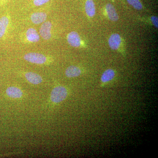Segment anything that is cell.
I'll list each match as a JSON object with an SVG mask.
<instances>
[{"label":"cell","instance_id":"obj_17","mask_svg":"<svg viewBox=\"0 0 158 158\" xmlns=\"http://www.w3.org/2000/svg\"><path fill=\"white\" fill-rule=\"evenodd\" d=\"M151 21L153 26L156 28H158V17L156 16H152L150 18Z\"/></svg>","mask_w":158,"mask_h":158},{"label":"cell","instance_id":"obj_2","mask_svg":"<svg viewBox=\"0 0 158 158\" xmlns=\"http://www.w3.org/2000/svg\"><path fill=\"white\" fill-rule=\"evenodd\" d=\"M24 59L26 61L37 64H42L47 61V58L44 55L39 53L31 52L26 54Z\"/></svg>","mask_w":158,"mask_h":158},{"label":"cell","instance_id":"obj_11","mask_svg":"<svg viewBox=\"0 0 158 158\" xmlns=\"http://www.w3.org/2000/svg\"><path fill=\"white\" fill-rule=\"evenodd\" d=\"M85 9L86 14L89 17H93L96 12L95 4L93 0H87L85 5Z\"/></svg>","mask_w":158,"mask_h":158},{"label":"cell","instance_id":"obj_3","mask_svg":"<svg viewBox=\"0 0 158 158\" xmlns=\"http://www.w3.org/2000/svg\"><path fill=\"white\" fill-rule=\"evenodd\" d=\"M52 24L49 21L45 22L42 24L40 29V34L41 37L45 40L50 39L52 36Z\"/></svg>","mask_w":158,"mask_h":158},{"label":"cell","instance_id":"obj_18","mask_svg":"<svg viewBox=\"0 0 158 158\" xmlns=\"http://www.w3.org/2000/svg\"><path fill=\"white\" fill-rule=\"evenodd\" d=\"M0 1H4V0H0Z\"/></svg>","mask_w":158,"mask_h":158},{"label":"cell","instance_id":"obj_9","mask_svg":"<svg viewBox=\"0 0 158 158\" xmlns=\"http://www.w3.org/2000/svg\"><path fill=\"white\" fill-rule=\"evenodd\" d=\"M82 73L81 69L75 65H71L67 68L65 72V75L69 78L78 77Z\"/></svg>","mask_w":158,"mask_h":158},{"label":"cell","instance_id":"obj_4","mask_svg":"<svg viewBox=\"0 0 158 158\" xmlns=\"http://www.w3.org/2000/svg\"><path fill=\"white\" fill-rule=\"evenodd\" d=\"M116 76V72L112 69H109L105 70L102 74L101 81V87H104L107 83L113 81Z\"/></svg>","mask_w":158,"mask_h":158},{"label":"cell","instance_id":"obj_13","mask_svg":"<svg viewBox=\"0 0 158 158\" xmlns=\"http://www.w3.org/2000/svg\"><path fill=\"white\" fill-rule=\"evenodd\" d=\"M6 93L8 96L14 98H20L23 95L22 91L20 89L14 87H9L7 88Z\"/></svg>","mask_w":158,"mask_h":158},{"label":"cell","instance_id":"obj_12","mask_svg":"<svg viewBox=\"0 0 158 158\" xmlns=\"http://www.w3.org/2000/svg\"><path fill=\"white\" fill-rule=\"evenodd\" d=\"M26 37L29 41L37 42L40 40V36L37 31L33 28L28 29L26 33Z\"/></svg>","mask_w":158,"mask_h":158},{"label":"cell","instance_id":"obj_15","mask_svg":"<svg viewBox=\"0 0 158 158\" xmlns=\"http://www.w3.org/2000/svg\"><path fill=\"white\" fill-rule=\"evenodd\" d=\"M128 3L137 10L143 9V6L140 0H127Z\"/></svg>","mask_w":158,"mask_h":158},{"label":"cell","instance_id":"obj_14","mask_svg":"<svg viewBox=\"0 0 158 158\" xmlns=\"http://www.w3.org/2000/svg\"><path fill=\"white\" fill-rule=\"evenodd\" d=\"M9 24V19L7 16H4L0 19V38L4 36Z\"/></svg>","mask_w":158,"mask_h":158},{"label":"cell","instance_id":"obj_16","mask_svg":"<svg viewBox=\"0 0 158 158\" xmlns=\"http://www.w3.org/2000/svg\"><path fill=\"white\" fill-rule=\"evenodd\" d=\"M50 0H34V4L35 6H40L48 2Z\"/></svg>","mask_w":158,"mask_h":158},{"label":"cell","instance_id":"obj_1","mask_svg":"<svg viewBox=\"0 0 158 158\" xmlns=\"http://www.w3.org/2000/svg\"><path fill=\"white\" fill-rule=\"evenodd\" d=\"M68 95V90L63 86H57L51 92V99L56 103L61 102L65 99Z\"/></svg>","mask_w":158,"mask_h":158},{"label":"cell","instance_id":"obj_7","mask_svg":"<svg viewBox=\"0 0 158 158\" xmlns=\"http://www.w3.org/2000/svg\"><path fill=\"white\" fill-rule=\"evenodd\" d=\"M47 18L46 13L44 12H36L31 15V21L35 24H39L44 22Z\"/></svg>","mask_w":158,"mask_h":158},{"label":"cell","instance_id":"obj_8","mask_svg":"<svg viewBox=\"0 0 158 158\" xmlns=\"http://www.w3.org/2000/svg\"><path fill=\"white\" fill-rule=\"evenodd\" d=\"M106 11L109 18L112 21H117L118 19V14L114 6L111 4H108L106 6Z\"/></svg>","mask_w":158,"mask_h":158},{"label":"cell","instance_id":"obj_10","mask_svg":"<svg viewBox=\"0 0 158 158\" xmlns=\"http://www.w3.org/2000/svg\"><path fill=\"white\" fill-rule=\"evenodd\" d=\"M25 77L30 83L34 85H38L42 82L43 80L41 76L34 73H26Z\"/></svg>","mask_w":158,"mask_h":158},{"label":"cell","instance_id":"obj_6","mask_svg":"<svg viewBox=\"0 0 158 158\" xmlns=\"http://www.w3.org/2000/svg\"><path fill=\"white\" fill-rule=\"evenodd\" d=\"M122 42L121 37L117 33L112 34L109 38L108 43L110 48L113 50H117L120 47Z\"/></svg>","mask_w":158,"mask_h":158},{"label":"cell","instance_id":"obj_5","mask_svg":"<svg viewBox=\"0 0 158 158\" xmlns=\"http://www.w3.org/2000/svg\"><path fill=\"white\" fill-rule=\"evenodd\" d=\"M67 39L69 44L73 47L78 48L81 45V37L76 32L72 31L69 33L67 35Z\"/></svg>","mask_w":158,"mask_h":158}]
</instances>
